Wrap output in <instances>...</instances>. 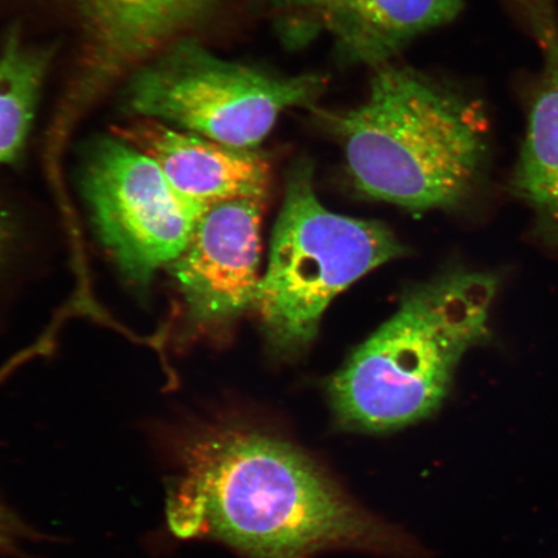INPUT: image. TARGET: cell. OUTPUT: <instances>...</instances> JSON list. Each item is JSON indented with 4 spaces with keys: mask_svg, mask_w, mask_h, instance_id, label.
Instances as JSON below:
<instances>
[{
    "mask_svg": "<svg viewBox=\"0 0 558 558\" xmlns=\"http://www.w3.org/2000/svg\"><path fill=\"white\" fill-rule=\"evenodd\" d=\"M166 515L181 539L214 538L248 558L331 548L395 550L399 539L296 446L236 427L165 442Z\"/></svg>",
    "mask_w": 558,
    "mask_h": 558,
    "instance_id": "cell-1",
    "label": "cell"
},
{
    "mask_svg": "<svg viewBox=\"0 0 558 558\" xmlns=\"http://www.w3.org/2000/svg\"><path fill=\"white\" fill-rule=\"evenodd\" d=\"M319 114L357 190L411 211L457 206L483 166L484 110L414 69L376 68L364 102Z\"/></svg>",
    "mask_w": 558,
    "mask_h": 558,
    "instance_id": "cell-2",
    "label": "cell"
},
{
    "mask_svg": "<svg viewBox=\"0 0 558 558\" xmlns=\"http://www.w3.org/2000/svg\"><path fill=\"white\" fill-rule=\"evenodd\" d=\"M497 288L495 276L457 271L411 291L332 376L338 422L379 434L434 414L465 352L486 340Z\"/></svg>",
    "mask_w": 558,
    "mask_h": 558,
    "instance_id": "cell-3",
    "label": "cell"
},
{
    "mask_svg": "<svg viewBox=\"0 0 558 558\" xmlns=\"http://www.w3.org/2000/svg\"><path fill=\"white\" fill-rule=\"evenodd\" d=\"M403 253L381 222L348 218L320 204L312 166L300 160L286 183L254 306L270 345L283 354L308 347L340 292Z\"/></svg>",
    "mask_w": 558,
    "mask_h": 558,
    "instance_id": "cell-4",
    "label": "cell"
},
{
    "mask_svg": "<svg viewBox=\"0 0 558 558\" xmlns=\"http://www.w3.org/2000/svg\"><path fill=\"white\" fill-rule=\"evenodd\" d=\"M324 87L319 75H278L183 45L136 76L128 107L146 120L256 149L284 111L313 104Z\"/></svg>",
    "mask_w": 558,
    "mask_h": 558,
    "instance_id": "cell-5",
    "label": "cell"
},
{
    "mask_svg": "<svg viewBox=\"0 0 558 558\" xmlns=\"http://www.w3.org/2000/svg\"><path fill=\"white\" fill-rule=\"evenodd\" d=\"M85 192L105 246L138 284L178 259L208 209L183 197L155 160L118 136L96 144Z\"/></svg>",
    "mask_w": 558,
    "mask_h": 558,
    "instance_id": "cell-6",
    "label": "cell"
},
{
    "mask_svg": "<svg viewBox=\"0 0 558 558\" xmlns=\"http://www.w3.org/2000/svg\"><path fill=\"white\" fill-rule=\"evenodd\" d=\"M263 199L239 198L209 207L171 264L195 324L227 323L254 308L262 279Z\"/></svg>",
    "mask_w": 558,
    "mask_h": 558,
    "instance_id": "cell-7",
    "label": "cell"
},
{
    "mask_svg": "<svg viewBox=\"0 0 558 558\" xmlns=\"http://www.w3.org/2000/svg\"><path fill=\"white\" fill-rule=\"evenodd\" d=\"M160 167L186 199L207 208L221 202L265 197L270 166L256 149H240L153 120L117 129Z\"/></svg>",
    "mask_w": 558,
    "mask_h": 558,
    "instance_id": "cell-8",
    "label": "cell"
},
{
    "mask_svg": "<svg viewBox=\"0 0 558 558\" xmlns=\"http://www.w3.org/2000/svg\"><path fill=\"white\" fill-rule=\"evenodd\" d=\"M543 54L513 190L558 228V21L555 0H515Z\"/></svg>",
    "mask_w": 558,
    "mask_h": 558,
    "instance_id": "cell-9",
    "label": "cell"
},
{
    "mask_svg": "<svg viewBox=\"0 0 558 558\" xmlns=\"http://www.w3.org/2000/svg\"><path fill=\"white\" fill-rule=\"evenodd\" d=\"M463 5V0H332L319 20L347 61L379 68L422 34L451 23Z\"/></svg>",
    "mask_w": 558,
    "mask_h": 558,
    "instance_id": "cell-10",
    "label": "cell"
},
{
    "mask_svg": "<svg viewBox=\"0 0 558 558\" xmlns=\"http://www.w3.org/2000/svg\"><path fill=\"white\" fill-rule=\"evenodd\" d=\"M104 59L121 62L156 47L215 0H78Z\"/></svg>",
    "mask_w": 558,
    "mask_h": 558,
    "instance_id": "cell-11",
    "label": "cell"
},
{
    "mask_svg": "<svg viewBox=\"0 0 558 558\" xmlns=\"http://www.w3.org/2000/svg\"><path fill=\"white\" fill-rule=\"evenodd\" d=\"M50 52L33 50L10 34L0 56V162L19 155L29 131Z\"/></svg>",
    "mask_w": 558,
    "mask_h": 558,
    "instance_id": "cell-12",
    "label": "cell"
},
{
    "mask_svg": "<svg viewBox=\"0 0 558 558\" xmlns=\"http://www.w3.org/2000/svg\"><path fill=\"white\" fill-rule=\"evenodd\" d=\"M26 530L9 508L0 504V558L10 557L17 553L21 543L25 541Z\"/></svg>",
    "mask_w": 558,
    "mask_h": 558,
    "instance_id": "cell-13",
    "label": "cell"
},
{
    "mask_svg": "<svg viewBox=\"0 0 558 558\" xmlns=\"http://www.w3.org/2000/svg\"><path fill=\"white\" fill-rule=\"evenodd\" d=\"M271 2L279 11L319 19L332 0H271Z\"/></svg>",
    "mask_w": 558,
    "mask_h": 558,
    "instance_id": "cell-14",
    "label": "cell"
},
{
    "mask_svg": "<svg viewBox=\"0 0 558 558\" xmlns=\"http://www.w3.org/2000/svg\"><path fill=\"white\" fill-rule=\"evenodd\" d=\"M3 240H4V227H3L2 219H0V244H2Z\"/></svg>",
    "mask_w": 558,
    "mask_h": 558,
    "instance_id": "cell-15",
    "label": "cell"
}]
</instances>
